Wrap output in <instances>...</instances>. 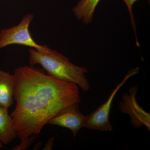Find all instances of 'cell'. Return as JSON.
<instances>
[{
	"label": "cell",
	"mask_w": 150,
	"mask_h": 150,
	"mask_svg": "<svg viewBox=\"0 0 150 150\" xmlns=\"http://www.w3.org/2000/svg\"><path fill=\"white\" fill-rule=\"evenodd\" d=\"M55 140V137H53L48 140L45 144V146L43 148V150H52V148L54 146V141Z\"/></svg>",
	"instance_id": "obj_12"
},
{
	"label": "cell",
	"mask_w": 150,
	"mask_h": 150,
	"mask_svg": "<svg viewBox=\"0 0 150 150\" xmlns=\"http://www.w3.org/2000/svg\"><path fill=\"white\" fill-rule=\"evenodd\" d=\"M17 137L13 120L8 109L0 106V142L3 145L8 144Z\"/></svg>",
	"instance_id": "obj_8"
},
{
	"label": "cell",
	"mask_w": 150,
	"mask_h": 150,
	"mask_svg": "<svg viewBox=\"0 0 150 150\" xmlns=\"http://www.w3.org/2000/svg\"><path fill=\"white\" fill-rule=\"evenodd\" d=\"M139 67L129 70L123 80L116 86L110 93L107 100L96 110L88 115H85L84 127L91 130L103 131H111L112 126L110 121V113L111 105L114 97L118 90L126 81L134 75L138 74Z\"/></svg>",
	"instance_id": "obj_4"
},
{
	"label": "cell",
	"mask_w": 150,
	"mask_h": 150,
	"mask_svg": "<svg viewBox=\"0 0 150 150\" xmlns=\"http://www.w3.org/2000/svg\"><path fill=\"white\" fill-rule=\"evenodd\" d=\"M123 1L125 3V4L126 5V6H127L128 12H129V15H130V19H131V25H132V28H133V29L135 31L136 37V44H137V46L139 47V41L137 39L136 25V23H135V18H134V15L133 12V5L138 0H123Z\"/></svg>",
	"instance_id": "obj_10"
},
{
	"label": "cell",
	"mask_w": 150,
	"mask_h": 150,
	"mask_svg": "<svg viewBox=\"0 0 150 150\" xmlns=\"http://www.w3.org/2000/svg\"><path fill=\"white\" fill-rule=\"evenodd\" d=\"M34 16L33 14H27L18 24L1 30L0 50L10 45H18L27 46L40 52L47 51L49 47L36 43L30 32V25Z\"/></svg>",
	"instance_id": "obj_3"
},
{
	"label": "cell",
	"mask_w": 150,
	"mask_h": 150,
	"mask_svg": "<svg viewBox=\"0 0 150 150\" xmlns=\"http://www.w3.org/2000/svg\"><path fill=\"white\" fill-rule=\"evenodd\" d=\"M137 85L133 86L122 96L118 105L121 113L127 114L131 118V123L135 129H139L144 126L148 131L150 130V114L145 111L138 103L137 94Z\"/></svg>",
	"instance_id": "obj_5"
},
{
	"label": "cell",
	"mask_w": 150,
	"mask_h": 150,
	"mask_svg": "<svg viewBox=\"0 0 150 150\" xmlns=\"http://www.w3.org/2000/svg\"><path fill=\"white\" fill-rule=\"evenodd\" d=\"M15 109L11 114L21 142L38 137L52 117L68 105L81 101L79 86L56 79L34 66L14 71Z\"/></svg>",
	"instance_id": "obj_1"
},
{
	"label": "cell",
	"mask_w": 150,
	"mask_h": 150,
	"mask_svg": "<svg viewBox=\"0 0 150 150\" xmlns=\"http://www.w3.org/2000/svg\"><path fill=\"white\" fill-rule=\"evenodd\" d=\"M79 103H75L65 107L52 117L47 124L69 129L75 138L79 130L84 127L85 115L80 110Z\"/></svg>",
	"instance_id": "obj_6"
},
{
	"label": "cell",
	"mask_w": 150,
	"mask_h": 150,
	"mask_svg": "<svg viewBox=\"0 0 150 150\" xmlns=\"http://www.w3.org/2000/svg\"><path fill=\"white\" fill-rule=\"evenodd\" d=\"M4 145L1 142H0V149H2V148H4Z\"/></svg>",
	"instance_id": "obj_14"
},
{
	"label": "cell",
	"mask_w": 150,
	"mask_h": 150,
	"mask_svg": "<svg viewBox=\"0 0 150 150\" xmlns=\"http://www.w3.org/2000/svg\"><path fill=\"white\" fill-rule=\"evenodd\" d=\"M29 53L30 66L40 65L51 77L75 84L83 91L89 90V83L86 76L88 71L86 67L74 64L69 58L49 48L44 52L30 48Z\"/></svg>",
	"instance_id": "obj_2"
},
{
	"label": "cell",
	"mask_w": 150,
	"mask_h": 150,
	"mask_svg": "<svg viewBox=\"0 0 150 150\" xmlns=\"http://www.w3.org/2000/svg\"><path fill=\"white\" fill-rule=\"evenodd\" d=\"M42 145V142H39V143H38V144H36L35 145V146H34V148H33V149H34L33 150L39 149L41 147Z\"/></svg>",
	"instance_id": "obj_13"
},
{
	"label": "cell",
	"mask_w": 150,
	"mask_h": 150,
	"mask_svg": "<svg viewBox=\"0 0 150 150\" xmlns=\"http://www.w3.org/2000/svg\"><path fill=\"white\" fill-rule=\"evenodd\" d=\"M101 0H80L73 7L72 11L78 20L89 25L93 21L94 14Z\"/></svg>",
	"instance_id": "obj_9"
},
{
	"label": "cell",
	"mask_w": 150,
	"mask_h": 150,
	"mask_svg": "<svg viewBox=\"0 0 150 150\" xmlns=\"http://www.w3.org/2000/svg\"><path fill=\"white\" fill-rule=\"evenodd\" d=\"M36 136L32 135L24 141L21 142L20 144L12 149L13 150H25L27 149L30 145L34 143Z\"/></svg>",
	"instance_id": "obj_11"
},
{
	"label": "cell",
	"mask_w": 150,
	"mask_h": 150,
	"mask_svg": "<svg viewBox=\"0 0 150 150\" xmlns=\"http://www.w3.org/2000/svg\"><path fill=\"white\" fill-rule=\"evenodd\" d=\"M14 76L0 70V106L8 109L14 103Z\"/></svg>",
	"instance_id": "obj_7"
}]
</instances>
